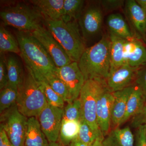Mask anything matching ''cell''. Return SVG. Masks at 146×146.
I'll return each instance as SVG.
<instances>
[{
    "label": "cell",
    "mask_w": 146,
    "mask_h": 146,
    "mask_svg": "<svg viewBox=\"0 0 146 146\" xmlns=\"http://www.w3.org/2000/svg\"><path fill=\"white\" fill-rule=\"evenodd\" d=\"M82 0H64L62 21L65 22L79 20L83 11Z\"/></svg>",
    "instance_id": "484cf974"
},
{
    "label": "cell",
    "mask_w": 146,
    "mask_h": 146,
    "mask_svg": "<svg viewBox=\"0 0 146 146\" xmlns=\"http://www.w3.org/2000/svg\"><path fill=\"white\" fill-rule=\"evenodd\" d=\"M110 70H114L122 65L124 62V45L126 39L110 32Z\"/></svg>",
    "instance_id": "ffe728a7"
},
{
    "label": "cell",
    "mask_w": 146,
    "mask_h": 146,
    "mask_svg": "<svg viewBox=\"0 0 146 146\" xmlns=\"http://www.w3.org/2000/svg\"><path fill=\"white\" fill-rule=\"evenodd\" d=\"M49 143L42 131L37 118H29L27 121L25 146H48Z\"/></svg>",
    "instance_id": "d6986e66"
},
{
    "label": "cell",
    "mask_w": 146,
    "mask_h": 146,
    "mask_svg": "<svg viewBox=\"0 0 146 146\" xmlns=\"http://www.w3.org/2000/svg\"><path fill=\"white\" fill-rule=\"evenodd\" d=\"M140 68L125 64L110 72L106 80L108 89L111 92H115L131 86L133 82H135Z\"/></svg>",
    "instance_id": "8fae6325"
},
{
    "label": "cell",
    "mask_w": 146,
    "mask_h": 146,
    "mask_svg": "<svg viewBox=\"0 0 146 146\" xmlns=\"http://www.w3.org/2000/svg\"><path fill=\"white\" fill-rule=\"evenodd\" d=\"M103 140L101 139H98L90 146H103L102 145Z\"/></svg>",
    "instance_id": "ab89813d"
},
{
    "label": "cell",
    "mask_w": 146,
    "mask_h": 146,
    "mask_svg": "<svg viewBox=\"0 0 146 146\" xmlns=\"http://www.w3.org/2000/svg\"><path fill=\"white\" fill-rule=\"evenodd\" d=\"M16 36L20 55L37 81H45L47 76L55 73L56 67L52 58L31 31H18Z\"/></svg>",
    "instance_id": "6da1fadb"
},
{
    "label": "cell",
    "mask_w": 146,
    "mask_h": 146,
    "mask_svg": "<svg viewBox=\"0 0 146 146\" xmlns=\"http://www.w3.org/2000/svg\"><path fill=\"white\" fill-rule=\"evenodd\" d=\"M135 84L141 89L146 99V65L138 70L135 79Z\"/></svg>",
    "instance_id": "d6a6232c"
},
{
    "label": "cell",
    "mask_w": 146,
    "mask_h": 146,
    "mask_svg": "<svg viewBox=\"0 0 146 146\" xmlns=\"http://www.w3.org/2000/svg\"><path fill=\"white\" fill-rule=\"evenodd\" d=\"M80 126V121L62 120L59 139L63 145L68 146L78 137Z\"/></svg>",
    "instance_id": "cb8c5ba5"
},
{
    "label": "cell",
    "mask_w": 146,
    "mask_h": 146,
    "mask_svg": "<svg viewBox=\"0 0 146 146\" xmlns=\"http://www.w3.org/2000/svg\"><path fill=\"white\" fill-rule=\"evenodd\" d=\"M135 138L130 127L112 129L102 141L103 146H134Z\"/></svg>",
    "instance_id": "e0dca14e"
},
{
    "label": "cell",
    "mask_w": 146,
    "mask_h": 146,
    "mask_svg": "<svg viewBox=\"0 0 146 146\" xmlns=\"http://www.w3.org/2000/svg\"><path fill=\"white\" fill-rule=\"evenodd\" d=\"M9 84L7 67V57L5 54H0V89L2 90Z\"/></svg>",
    "instance_id": "1f68e13d"
},
{
    "label": "cell",
    "mask_w": 146,
    "mask_h": 146,
    "mask_svg": "<svg viewBox=\"0 0 146 146\" xmlns=\"http://www.w3.org/2000/svg\"><path fill=\"white\" fill-rule=\"evenodd\" d=\"M64 0H33L32 5L38 11L44 20H62Z\"/></svg>",
    "instance_id": "2e32d148"
},
{
    "label": "cell",
    "mask_w": 146,
    "mask_h": 146,
    "mask_svg": "<svg viewBox=\"0 0 146 146\" xmlns=\"http://www.w3.org/2000/svg\"><path fill=\"white\" fill-rule=\"evenodd\" d=\"M7 52L20 54V46L17 38L3 25L0 27V54Z\"/></svg>",
    "instance_id": "d4e9b609"
},
{
    "label": "cell",
    "mask_w": 146,
    "mask_h": 146,
    "mask_svg": "<svg viewBox=\"0 0 146 146\" xmlns=\"http://www.w3.org/2000/svg\"><path fill=\"white\" fill-rule=\"evenodd\" d=\"M26 68L23 81L18 88L16 106L25 117L37 118L48 103L38 81L31 71Z\"/></svg>",
    "instance_id": "277c9868"
},
{
    "label": "cell",
    "mask_w": 146,
    "mask_h": 146,
    "mask_svg": "<svg viewBox=\"0 0 146 146\" xmlns=\"http://www.w3.org/2000/svg\"><path fill=\"white\" fill-rule=\"evenodd\" d=\"M31 33L45 48L56 68H61L72 62L60 44L44 26L42 25Z\"/></svg>",
    "instance_id": "ba28073f"
},
{
    "label": "cell",
    "mask_w": 146,
    "mask_h": 146,
    "mask_svg": "<svg viewBox=\"0 0 146 146\" xmlns=\"http://www.w3.org/2000/svg\"><path fill=\"white\" fill-rule=\"evenodd\" d=\"M67 146H90L84 143L79 139L78 137L73 140Z\"/></svg>",
    "instance_id": "74e56055"
},
{
    "label": "cell",
    "mask_w": 146,
    "mask_h": 146,
    "mask_svg": "<svg viewBox=\"0 0 146 146\" xmlns=\"http://www.w3.org/2000/svg\"><path fill=\"white\" fill-rule=\"evenodd\" d=\"M48 146H64L63 144L61 143L60 141H58L56 142H53V143H49Z\"/></svg>",
    "instance_id": "60d3db41"
},
{
    "label": "cell",
    "mask_w": 146,
    "mask_h": 146,
    "mask_svg": "<svg viewBox=\"0 0 146 146\" xmlns=\"http://www.w3.org/2000/svg\"></svg>",
    "instance_id": "7bdbcfd3"
},
{
    "label": "cell",
    "mask_w": 146,
    "mask_h": 146,
    "mask_svg": "<svg viewBox=\"0 0 146 146\" xmlns=\"http://www.w3.org/2000/svg\"><path fill=\"white\" fill-rule=\"evenodd\" d=\"M114 99L113 92L107 89L100 95L97 102V123L104 137L111 129V114Z\"/></svg>",
    "instance_id": "7c38bea8"
},
{
    "label": "cell",
    "mask_w": 146,
    "mask_h": 146,
    "mask_svg": "<svg viewBox=\"0 0 146 146\" xmlns=\"http://www.w3.org/2000/svg\"><path fill=\"white\" fill-rule=\"evenodd\" d=\"M125 9L129 19L134 28L145 39L146 35V13L134 0L126 1Z\"/></svg>",
    "instance_id": "ac0fdd59"
},
{
    "label": "cell",
    "mask_w": 146,
    "mask_h": 146,
    "mask_svg": "<svg viewBox=\"0 0 146 146\" xmlns=\"http://www.w3.org/2000/svg\"><path fill=\"white\" fill-rule=\"evenodd\" d=\"M63 111V108L54 107L48 104L38 116L42 131L49 143L57 142L59 139Z\"/></svg>",
    "instance_id": "9c48e42d"
},
{
    "label": "cell",
    "mask_w": 146,
    "mask_h": 146,
    "mask_svg": "<svg viewBox=\"0 0 146 146\" xmlns=\"http://www.w3.org/2000/svg\"><path fill=\"white\" fill-rule=\"evenodd\" d=\"M38 82L48 103L54 107L63 108L65 101L63 99L56 93L46 81Z\"/></svg>",
    "instance_id": "f546056e"
},
{
    "label": "cell",
    "mask_w": 146,
    "mask_h": 146,
    "mask_svg": "<svg viewBox=\"0 0 146 146\" xmlns=\"http://www.w3.org/2000/svg\"><path fill=\"white\" fill-rule=\"evenodd\" d=\"M0 129V146H12L7 134L1 126Z\"/></svg>",
    "instance_id": "8d00e7d4"
},
{
    "label": "cell",
    "mask_w": 146,
    "mask_h": 146,
    "mask_svg": "<svg viewBox=\"0 0 146 146\" xmlns=\"http://www.w3.org/2000/svg\"><path fill=\"white\" fill-rule=\"evenodd\" d=\"M7 67L8 85L18 88L23 83L25 74L21 62L15 56H9L7 57Z\"/></svg>",
    "instance_id": "603a6c76"
},
{
    "label": "cell",
    "mask_w": 146,
    "mask_h": 146,
    "mask_svg": "<svg viewBox=\"0 0 146 146\" xmlns=\"http://www.w3.org/2000/svg\"><path fill=\"white\" fill-rule=\"evenodd\" d=\"M80 126L78 138L84 143L90 146L98 139L104 140V136L101 132L92 129L85 120L80 121Z\"/></svg>",
    "instance_id": "83f0119b"
},
{
    "label": "cell",
    "mask_w": 146,
    "mask_h": 146,
    "mask_svg": "<svg viewBox=\"0 0 146 146\" xmlns=\"http://www.w3.org/2000/svg\"><path fill=\"white\" fill-rule=\"evenodd\" d=\"M134 137V146H146V125L137 128Z\"/></svg>",
    "instance_id": "e575fe53"
},
{
    "label": "cell",
    "mask_w": 146,
    "mask_h": 146,
    "mask_svg": "<svg viewBox=\"0 0 146 146\" xmlns=\"http://www.w3.org/2000/svg\"><path fill=\"white\" fill-rule=\"evenodd\" d=\"M27 117L18 111L16 105L1 113V126L12 146H24L27 127Z\"/></svg>",
    "instance_id": "52a82bcc"
},
{
    "label": "cell",
    "mask_w": 146,
    "mask_h": 146,
    "mask_svg": "<svg viewBox=\"0 0 146 146\" xmlns=\"http://www.w3.org/2000/svg\"><path fill=\"white\" fill-rule=\"evenodd\" d=\"M18 96V88L8 85L0 94L1 113L16 104Z\"/></svg>",
    "instance_id": "4316f807"
},
{
    "label": "cell",
    "mask_w": 146,
    "mask_h": 146,
    "mask_svg": "<svg viewBox=\"0 0 146 146\" xmlns=\"http://www.w3.org/2000/svg\"><path fill=\"white\" fill-rule=\"evenodd\" d=\"M124 1L121 0H104L101 2V5L106 11L116 10L123 5Z\"/></svg>",
    "instance_id": "d590c367"
},
{
    "label": "cell",
    "mask_w": 146,
    "mask_h": 146,
    "mask_svg": "<svg viewBox=\"0 0 146 146\" xmlns=\"http://www.w3.org/2000/svg\"><path fill=\"white\" fill-rule=\"evenodd\" d=\"M107 24L110 33L117 36L126 40L134 38L124 18L119 13L109 15L107 18Z\"/></svg>",
    "instance_id": "7402d4cb"
},
{
    "label": "cell",
    "mask_w": 146,
    "mask_h": 146,
    "mask_svg": "<svg viewBox=\"0 0 146 146\" xmlns=\"http://www.w3.org/2000/svg\"><path fill=\"white\" fill-rule=\"evenodd\" d=\"M5 26L13 27L18 31H33L43 25L44 18L32 5L19 3L6 7L0 12Z\"/></svg>",
    "instance_id": "5b68a950"
},
{
    "label": "cell",
    "mask_w": 146,
    "mask_h": 146,
    "mask_svg": "<svg viewBox=\"0 0 146 146\" xmlns=\"http://www.w3.org/2000/svg\"><path fill=\"white\" fill-rule=\"evenodd\" d=\"M85 81L100 79L106 80L110 70V40L104 35L98 42L86 48L78 62Z\"/></svg>",
    "instance_id": "7a4b0ae2"
},
{
    "label": "cell",
    "mask_w": 146,
    "mask_h": 146,
    "mask_svg": "<svg viewBox=\"0 0 146 146\" xmlns=\"http://www.w3.org/2000/svg\"><path fill=\"white\" fill-rule=\"evenodd\" d=\"M133 87L134 85H132L121 91L113 92L115 99L111 114L112 129L119 127L121 125L126 111L128 100L133 91Z\"/></svg>",
    "instance_id": "9a60e30c"
},
{
    "label": "cell",
    "mask_w": 146,
    "mask_h": 146,
    "mask_svg": "<svg viewBox=\"0 0 146 146\" xmlns=\"http://www.w3.org/2000/svg\"><path fill=\"white\" fill-rule=\"evenodd\" d=\"M131 125L136 129L141 126L146 125V103L141 112L132 118Z\"/></svg>",
    "instance_id": "836d02e7"
},
{
    "label": "cell",
    "mask_w": 146,
    "mask_h": 146,
    "mask_svg": "<svg viewBox=\"0 0 146 146\" xmlns=\"http://www.w3.org/2000/svg\"><path fill=\"white\" fill-rule=\"evenodd\" d=\"M124 56L125 65L142 68L146 65V47L136 38L126 40Z\"/></svg>",
    "instance_id": "5bb4252c"
},
{
    "label": "cell",
    "mask_w": 146,
    "mask_h": 146,
    "mask_svg": "<svg viewBox=\"0 0 146 146\" xmlns=\"http://www.w3.org/2000/svg\"><path fill=\"white\" fill-rule=\"evenodd\" d=\"M45 81L48 83L56 93L63 99L65 102L68 103L71 102L68 88L65 83L56 75V73L47 76Z\"/></svg>",
    "instance_id": "f1b7e54d"
},
{
    "label": "cell",
    "mask_w": 146,
    "mask_h": 146,
    "mask_svg": "<svg viewBox=\"0 0 146 146\" xmlns=\"http://www.w3.org/2000/svg\"><path fill=\"white\" fill-rule=\"evenodd\" d=\"M55 73L68 88L71 102L78 98L85 82L78 62H72L61 68H56Z\"/></svg>",
    "instance_id": "30bf717a"
},
{
    "label": "cell",
    "mask_w": 146,
    "mask_h": 146,
    "mask_svg": "<svg viewBox=\"0 0 146 146\" xmlns=\"http://www.w3.org/2000/svg\"><path fill=\"white\" fill-rule=\"evenodd\" d=\"M146 103V99L143 92L135 84L128 100L126 111L121 124L141 112Z\"/></svg>",
    "instance_id": "44dd1931"
},
{
    "label": "cell",
    "mask_w": 146,
    "mask_h": 146,
    "mask_svg": "<svg viewBox=\"0 0 146 146\" xmlns=\"http://www.w3.org/2000/svg\"><path fill=\"white\" fill-rule=\"evenodd\" d=\"M108 89L106 80L100 79L85 81L80 94L82 119L92 129L101 132L97 121V102L100 95Z\"/></svg>",
    "instance_id": "8992f818"
},
{
    "label": "cell",
    "mask_w": 146,
    "mask_h": 146,
    "mask_svg": "<svg viewBox=\"0 0 146 146\" xmlns=\"http://www.w3.org/2000/svg\"><path fill=\"white\" fill-rule=\"evenodd\" d=\"M102 20V10L99 7L91 6L83 11L78 20L83 37L87 38L98 33L101 29Z\"/></svg>",
    "instance_id": "4fadbf2b"
},
{
    "label": "cell",
    "mask_w": 146,
    "mask_h": 146,
    "mask_svg": "<svg viewBox=\"0 0 146 146\" xmlns=\"http://www.w3.org/2000/svg\"><path fill=\"white\" fill-rule=\"evenodd\" d=\"M136 1L146 13V0H136Z\"/></svg>",
    "instance_id": "f35d334b"
},
{
    "label": "cell",
    "mask_w": 146,
    "mask_h": 146,
    "mask_svg": "<svg viewBox=\"0 0 146 146\" xmlns=\"http://www.w3.org/2000/svg\"></svg>",
    "instance_id": "b9f144b4"
},
{
    "label": "cell",
    "mask_w": 146,
    "mask_h": 146,
    "mask_svg": "<svg viewBox=\"0 0 146 146\" xmlns=\"http://www.w3.org/2000/svg\"><path fill=\"white\" fill-rule=\"evenodd\" d=\"M82 119L81 103L79 98L68 103L64 108L63 119L80 121Z\"/></svg>",
    "instance_id": "4dcf8cb0"
},
{
    "label": "cell",
    "mask_w": 146,
    "mask_h": 146,
    "mask_svg": "<svg viewBox=\"0 0 146 146\" xmlns=\"http://www.w3.org/2000/svg\"><path fill=\"white\" fill-rule=\"evenodd\" d=\"M43 25L60 44L72 62H78L85 48L77 21L44 20Z\"/></svg>",
    "instance_id": "3957f363"
}]
</instances>
